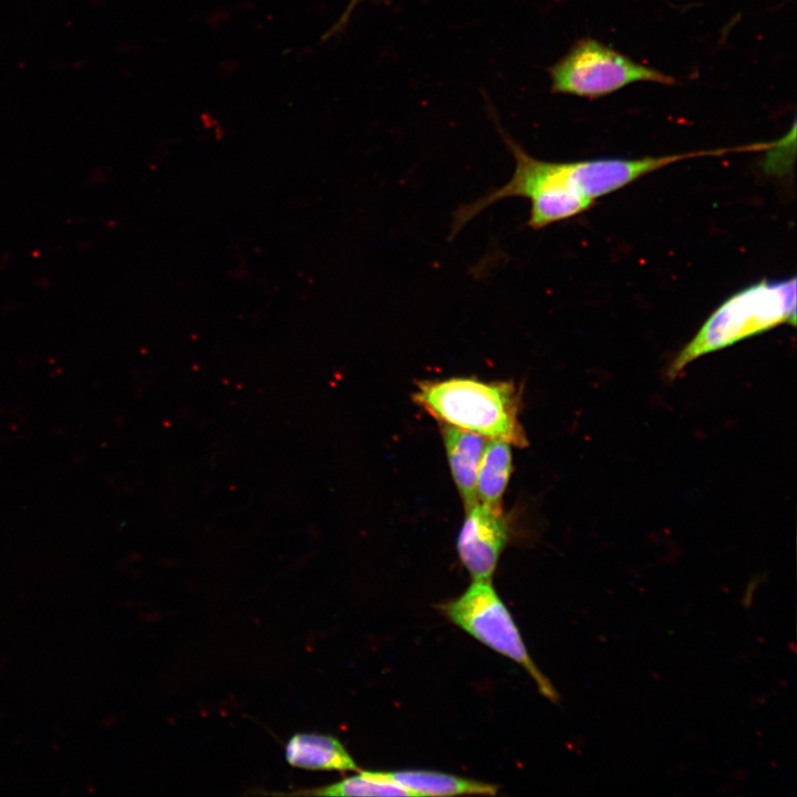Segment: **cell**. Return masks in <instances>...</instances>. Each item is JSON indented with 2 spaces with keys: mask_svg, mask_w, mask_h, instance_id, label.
<instances>
[{
  "mask_svg": "<svg viewBox=\"0 0 797 797\" xmlns=\"http://www.w3.org/2000/svg\"><path fill=\"white\" fill-rule=\"evenodd\" d=\"M457 538L459 559L473 580H490L508 538L503 509L469 507Z\"/></svg>",
  "mask_w": 797,
  "mask_h": 797,
  "instance_id": "cell-6",
  "label": "cell"
},
{
  "mask_svg": "<svg viewBox=\"0 0 797 797\" xmlns=\"http://www.w3.org/2000/svg\"><path fill=\"white\" fill-rule=\"evenodd\" d=\"M293 794L315 796H414L406 788L380 778L374 772L363 770L338 783Z\"/></svg>",
  "mask_w": 797,
  "mask_h": 797,
  "instance_id": "cell-11",
  "label": "cell"
},
{
  "mask_svg": "<svg viewBox=\"0 0 797 797\" xmlns=\"http://www.w3.org/2000/svg\"><path fill=\"white\" fill-rule=\"evenodd\" d=\"M780 324L796 325V278L762 280L726 299L676 353L666 369L674 380L696 359Z\"/></svg>",
  "mask_w": 797,
  "mask_h": 797,
  "instance_id": "cell-1",
  "label": "cell"
},
{
  "mask_svg": "<svg viewBox=\"0 0 797 797\" xmlns=\"http://www.w3.org/2000/svg\"><path fill=\"white\" fill-rule=\"evenodd\" d=\"M286 759L294 767L312 770H358V766L335 737L321 734H296L286 745Z\"/></svg>",
  "mask_w": 797,
  "mask_h": 797,
  "instance_id": "cell-8",
  "label": "cell"
},
{
  "mask_svg": "<svg viewBox=\"0 0 797 797\" xmlns=\"http://www.w3.org/2000/svg\"><path fill=\"white\" fill-rule=\"evenodd\" d=\"M442 432L453 479L468 509L478 503L477 472L488 438L449 425H443Z\"/></svg>",
  "mask_w": 797,
  "mask_h": 797,
  "instance_id": "cell-7",
  "label": "cell"
},
{
  "mask_svg": "<svg viewBox=\"0 0 797 797\" xmlns=\"http://www.w3.org/2000/svg\"><path fill=\"white\" fill-rule=\"evenodd\" d=\"M511 472L510 444L488 439L477 472L476 493L478 501L493 508L503 509L501 499Z\"/></svg>",
  "mask_w": 797,
  "mask_h": 797,
  "instance_id": "cell-10",
  "label": "cell"
},
{
  "mask_svg": "<svg viewBox=\"0 0 797 797\" xmlns=\"http://www.w3.org/2000/svg\"><path fill=\"white\" fill-rule=\"evenodd\" d=\"M416 386L415 403L443 425L519 447L527 445L513 382L451 377L417 382Z\"/></svg>",
  "mask_w": 797,
  "mask_h": 797,
  "instance_id": "cell-2",
  "label": "cell"
},
{
  "mask_svg": "<svg viewBox=\"0 0 797 797\" xmlns=\"http://www.w3.org/2000/svg\"><path fill=\"white\" fill-rule=\"evenodd\" d=\"M380 778L397 784L414 796L495 795L497 786L429 770L374 772Z\"/></svg>",
  "mask_w": 797,
  "mask_h": 797,
  "instance_id": "cell-9",
  "label": "cell"
},
{
  "mask_svg": "<svg viewBox=\"0 0 797 797\" xmlns=\"http://www.w3.org/2000/svg\"><path fill=\"white\" fill-rule=\"evenodd\" d=\"M550 90L586 99H598L636 82L672 85L675 79L641 64L604 43L583 38L550 69Z\"/></svg>",
  "mask_w": 797,
  "mask_h": 797,
  "instance_id": "cell-3",
  "label": "cell"
},
{
  "mask_svg": "<svg viewBox=\"0 0 797 797\" xmlns=\"http://www.w3.org/2000/svg\"><path fill=\"white\" fill-rule=\"evenodd\" d=\"M363 1H365V0H350L349 4L345 7L343 13L340 15L339 20L337 21V24L341 28L345 27L351 18L355 7Z\"/></svg>",
  "mask_w": 797,
  "mask_h": 797,
  "instance_id": "cell-12",
  "label": "cell"
},
{
  "mask_svg": "<svg viewBox=\"0 0 797 797\" xmlns=\"http://www.w3.org/2000/svg\"><path fill=\"white\" fill-rule=\"evenodd\" d=\"M441 609L476 640L521 665L542 695L557 700V692L531 660L511 614L490 580H474L462 596L443 603Z\"/></svg>",
  "mask_w": 797,
  "mask_h": 797,
  "instance_id": "cell-4",
  "label": "cell"
},
{
  "mask_svg": "<svg viewBox=\"0 0 797 797\" xmlns=\"http://www.w3.org/2000/svg\"><path fill=\"white\" fill-rule=\"evenodd\" d=\"M722 154H725V148L633 159L596 158L571 162V168L581 195L594 203L597 198L615 192L638 178L675 162L691 157Z\"/></svg>",
  "mask_w": 797,
  "mask_h": 797,
  "instance_id": "cell-5",
  "label": "cell"
}]
</instances>
